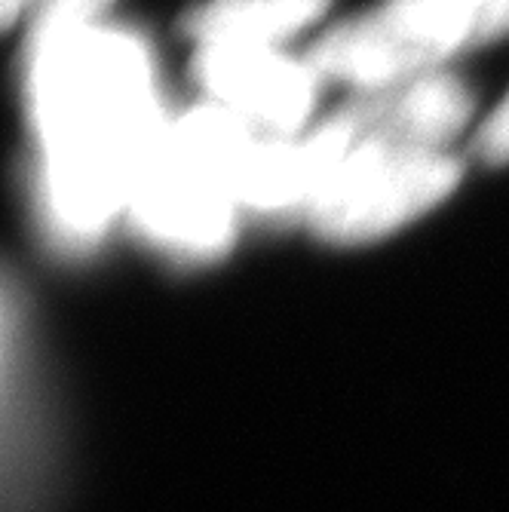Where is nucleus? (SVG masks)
<instances>
[{
  "label": "nucleus",
  "mask_w": 509,
  "mask_h": 512,
  "mask_svg": "<svg viewBox=\"0 0 509 512\" xmlns=\"http://www.w3.org/2000/svg\"><path fill=\"white\" fill-rule=\"evenodd\" d=\"M384 4L436 65L464 46L509 34V0H384Z\"/></svg>",
  "instance_id": "7"
},
{
  "label": "nucleus",
  "mask_w": 509,
  "mask_h": 512,
  "mask_svg": "<svg viewBox=\"0 0 509 512\" xmlns=\"http://www.w3.org/2000/svg\"><path fill=\"white\" fill-rule=\"evenodd\" d=\"M194 74L221 108L276 135H292L310 117L319 83L307 62L249 43L200 46Z\"/></svg>",
  "instance_id": "5"
},
{
  "label": "nucleus",
  "mask_w": 509,
  "mask_h": 512,
  "mask_svg": "<svg viewBox=\"0 0 509 512\" xmlns=\"http://www.w3.org/2000/svg\"><path fill=\"white\" fill-rule=\"evenodd\" d=\"M108 7L111 0H28L31 10L28 40H46V37L92 28Z\"/></svg>",
  "instance_id": "8"
},
{
  "label": "nucleus",
  "mask_w": 509,
  "mask_h": 512,
  "mask_svg": "<svg viewBox=\"0 0 509 512\" xmlns=\"http://www.w3.org/2000/svg\"><path fill=\"white\" fill-rule=\"evenodd\" d=\"M473 111L464 83L445 74H424L362 99L326 120L344 154L353 151H442V142L464 129Z\"/></svg>",
  "instance_id": "4"
},
{
  "label": "nucleus",
  "mask_w": 509,
  "mask_h": 512,
  "mask_svg": "<svg viewBox=\"0 0 509 512\" xmlns=\"http://www.w3.org/2000/svg\"><path fill=\"white\" fill-rule=\"evenodd\" d=\"M460 181L442 151H353L307 206L313 234L332 243H368L405 227Z\"/></svg>",
  "instance_id": "2"
},
{
  "label": "nucleus",
  "mask_w": 509,
  "mask_h": 512,
  "mask_svg": "<svg viewBox=\"0 0 509 512\" xmlns=\"http://www.w3.org/2000/svg\"><path fill=\"white\" fill-rule=\"evenodd\" d=\"M25 89L43 224L68 252L89 249L126 209L132 166L166 123L148 46L99 25L28 40Z\"/></svg>",
  "instance_id": "1"
},
{
  "label": "nucleus",
  "mask_w": 509,
  "mask_h": 512,
  "mask_svg": "<svg viewBox=\"0 0 509 512\" xmlns=\"http://www.w3.org/2000/svg\"><path fill=\"white\" fill-rule=\"evenodd\" d=\"M4 4V25H13L22 10H28V0H0Z\"/></svg>",
  "instance_id": "10"
},
{
  "label": "nucleus",
  "mask_w": 509,
  "mask_h": 512,
  "mask_svg": "<svg viewBox=\"0 0 509 512\" xmlns=\"http://www.w3.org/2000/svg\"><path fill=\"white\" fill-rule=\"evenodd\" d=\"M476 151L488 163H506L509 160V96L503 99V105L479 129Z\"/></svg>",
  "instance_id": "9"
},
{
  "label": "nucleus",
  "mask_w": 509,
  "mask_h": 512,
  "mask_svg": "<svg viewBox=\"0 0 509 512\" xmlns=\"http://www.w3.org/2000/svg\"><path fill=\"white\" fill-rule=\"evenodd\" d=\"M329 0H206L184 19L200 46L206 43H249L273 46L316 16H322Z\"/></svg>",
  "instance_id": "6"
},
{
  "label": "nucleus",
  "mask_w": 509,
  "mask_h": 512,
  "mask_svg": "<svg viewBox=\"0 0 509 512\" xmlns=\"http://www.w3.org/2000/svg\"><path fill=\"white\" fill-rule=\"evenodd\" d=\"M172 120L138 154L126 212L142 237L181 261H212L234 243V200L172 135Z\"/></svg>",
  "instance_id": "3"
}]
</instances>
